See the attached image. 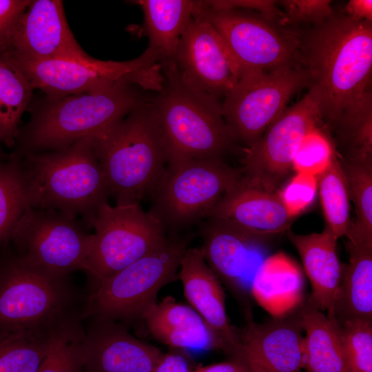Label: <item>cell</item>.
I'll return each instance as SVG.
<instances>
[{
    "instance_id": "cell-1",
    "label": "cell",
    "mask_w": 372,
    "mask_h": 372,
    "mask_svg": "<svg viewBox=\"0 0 372 372\" xmlns=\"http://www.w3.org/2000/svg\"><path fill=\"white\" fill-rule=\"evenodd\" d=\"M299 41V62L332 127L340 114L371 90L372 22L334 14Z\"/></svg>"
},
{
    "instance_id": "cell-2",
    "label": "cell",
    "mask_w": 372,
    "mask_h": 372,
    "mask_svg": "<svg viewBox=\"0 0 372 372\" xmlns=\"http://www.w3.org/2000/svg\"><path fill=\"white\" fill-rule=\"evenodd\" d=\"M9 156L17 165L28 207L54 210L91 228L110 196L94 136L57 151Z\"/></svg>"
},
{
    "instance_id": "cell-3",
    "label": "cell",
    "mask_w": 372,
    "mask_h": 372,
    "mask_svg": "<svg viewBox=\"0 0 372 372\" xmlns=\"http://www.w3.org/2000/svg\"><path fill=\"white\" fill-rule=\"evenodd\" d=\"M147 101L136 86L122 82L97 92L47 97L19 127L11 154L65 149L97 135Z\"/></svg>"
},
{
    "instance_id": "cell-4",
    "label": "cell",
    "mask_w": 372,
    "mask_h": 372,
    "mask_svg": "<svg viewBox=\"0 0 372 372\" xmlns=\"http://www.w3.org/2000/svg\"><path fill=\"white\" fill-rule=\"evenodd\" d=\"M95 149L116 205L140 203L165 170L166 149L147 100L94 136Z\"/></svg>"
},
{
    "instance_id": "cell-5",
    "label": "cell",
    "mask_w": 372,
    "mask_h": 372,
    "mask_svg": "<svg viewBox=\"0 0 372 372\" xmlns=\"http://www.w3.org/2000/svg\"><path fill=\"white\" fill-rule=\"evenodd\" d=\"M163 89L150 100L164 141L167 164L220 158L235 142L219 99L183 81L174 62L162 65Z\"/></svg>"
},
{
    "instance_id": "cell-6",
    "label": "cell",
    "mask_w": 372,
    "mask_h": 372,
    "mask_svg": "<svg viewBox=\"0 0 372 372\" xmlns=\"http://www.w3.org/2000/svg\"><path fill=\"white\" fill-rule=\"evenodd\" d=\"M69 275L51 272L0 249V332L47 331L81 309Z\"/></svg>"
},
{
    "instance_id": "cell-7",
    "label": "cell",
    "mask_w": 372,
    "mask_h": 372,
    "mask_svg": "<svg viewBox=\"0 0 372 372\" xmlns=\"http://www.w3.org/2000/svg\"><path fill=\"white\" fill-rule=\"evenodd\" d=\"M193 234H172L159 247L94 283L82 308L83 320L128 324L141 320L161 289L176 278Z\"/></svg>"
},
{
    "instance_id": "cell-8",
    "label": "cell",
    "mask_w": 372,
    "mask_h": 372,
    "mask_svg": "<svg viewBox=\"0 0 372 372\" xmlns=\"http://www.w3.org/2000/svg\"><path fill=\"white\" fill-rule=\"evenodd\" d=\"M6 59L20 70L34 90H41L48 97L97 92L121 82L159 92L164 83L159 58L149 48L138 57L127 61L93 57L41 61Z\"/></svg>"
},
{
    "instance_id": "cell-9",
    "label": "cell",
    "mask_w": 372,
    "mask_h": 372,
    "mask_svg": "<svg viewBox=\"0 0 372 372\" xmlns=\"http://www.w3.org/2000/svg\"><path fill=\"white\" fill-rule=\"evenodd\" d=\"M243 178L241 169L220 158L168 163L151 194L149 212L165 229L176 231L206 218L211 209Z\"/></svg>"
},
{
    "instance_id": "cell-10",
    "label": "cell",
    "mask_w": 372,
    "mask_h": 372,
    "mask_svg": "<svg viewBox=\"0 0 372 372\" xmlns=\"http://www.w3.org/2000/svg\"><path fill=\"white\" fill-rule=\"evenodd\" d=\"M305 85H309L308 75L298 60L244 74L222 103L234 141L251 146L286 110L291 96Z\"/></svg>"
},
{
    "instance_id": "cell-11",
    "label": "cell",
    "mask_w": 372,
    "mask_h": 372,
    "mask_svg": "<svg viewBox=\"0 0 372 372\" xmlns=\"http://www.w3.org/2000/svg\"><path fill=\"white\" fill-rule=\"evenodd\" d=\"M91 228L93 241L86 271L93 284L123 269L164 244L163 225L140 203L101 205Z\"/></svg>"
},
{
    "instance_id": "cell-12",
    "label": "cell",
    "mask_w": 372,
    "mask_h": 372,
    "mask_svg": "<svg viewBox=\"0 0 372 372\" xmlns=\"http://www.w3.org/2000/svg\"><path fill=\"white\" fill-rule=\"evenodd\" d=\"M78 220L54 210L28 207L10 243L28 262L51 272L86 271L93 241Z\"/></svg>"
},
{
    "instance_id": "cell-13",
    "label": "cell",
    "mask_w": 372,
    "mask_h": 372,
    "mask_svg": "<svg viewBox=\"0 0 372 372\" xmlns=\"http://www.w3.org/2000/svg\"><path fill=\"white\" fill-rule=\"evenodd\" d=\"M324 121L316 90L305 95L281 115L250 147L242 160L243 180L261 189L276 193L292 166L295 152L304 135Z\"/></svg>"
},
{
    "instance_id": "cell-14",
    "label": "cell",
    "mask_w": 372,
    "mask_h": 372,
    "mask_svg": "<svg viewBox=\"0 0 372 372\" xmlns=\"http://www.w3.org/2000/svg\"><path fill=\"white\" fill-rule=\"evenodd\" d=\"M201 12L224 40L242 76L298 60L296 36L259 15L238 9H211L203 1Z\"/></svg>"
},
{
    "instance_id": "cell-15",
    "label": "cell",
    "mask_w": 372,
    "mask_h": 372,
    "mask_svg": "<svg viewBox=\"0 0 372 372\" xmlns=\"http://www.w3.org/2000/svg\"><path fill=\"white\" fill-rule=\"evenodd\" d=\"M10 60H86L67 22L61 0H34L20 15L0 47Z\"/></svg>"
},
{
    "instance_id": "cell-16",
    "label": "cell",
    "mask_w": 372,
    "mask_h": 372,
    "mask_svg": "<svg viewBox=\"0 0 372 372\" xmlns=\"http://www.w3.org/2000/svg\"><path fill=\"white\" fill-rule=\"evenodd\" d=\"M202 7L203 1L180 40L174 62L184 82L219 99L242 72L221 36L203 15Z\"/></svg>"
},
{
    "instance_id": "cell-17",
    "label": "cell",
    "mask_w": 372,
    "mask_h": 372,
    "mask_svg": "<svg viewBox=\"0 0 372 372\" xmlns=\"http://www.w3.org/2000/svg\"><path fill=\"white\" fill-rule=\"evenodd\" d=\"M200 226L204 258L220 281L240 298L252 293L255 278L268 256V238L226 220L209 217Z\"/></svg>"
},
{
    "instance_id": "cell-18",
    "label": "cell",
    "mask_w": 372,
    "mask_h": 372,
    "mask_svg": "<svg viewBox=\"0 0 372 372\" xmlns=\"http://www.w3.org/2000/svg\"><path fill=\"white\" fill-rule=\"evenodd\" d=\"M163 354L123 323L89 319L85 327L84 372H152Z\"/></svg>"
},
{
    "instance_id": "cell-19",
    "label": "cell",
    "mask_w": 372,
    "mask_h": 372,
    "mask_svg": "<svg viewBox=\"0 0 372 372\" xmlns=\"http://www.w3.org/2000/svg\"><path fill=\"white\" fill-rule=\"evenodd\" d=\"M179 269L184 296L214 334L218 349L231 359L245 360L240 331L229 322L220 281L206 262L201 249L188 247Z\"/></svg>"
},
{
    "instance_id": "cell-20",
    "label": "cell",
    "mask_w": 372,
    "mask_h": 372,
    "mask_svg": "<svg viewBox=\"0 0 372 372\" xmlns=\"http://www.w3.org/2000/svg\"><path fill=\"white\" fill-rule=\"evenodd\" d=\"M303 331L300 309L262 324L249 320L240 331L244 359L257 372H300Z\"/></svg>"
},
{
    "instance_id": "cell-21",
    "label": "cell",
    "mask_w": 372,
    "mask_h": 372,
    "mask_svg": "<svg viewBox=\"0 0 372 372\" xmlns=\"http://www.w3.org/2000/svg\"><path fill=\"white\" fill-rule=\"evenodd\" d=\"M209 217L268 238L289 229L292 221L276 193L251 186L243 178L211 209Z\"/></svg>"
},
{
    "instance_id": "cell-22",
    "label": "cell",
    "mask_w": 372,
    "mask_h": 372,
    "mask_svg": "<svg viewBox=\"0 0 372 372\" xmlns=\"http://www.w3.org/2000/svg\"><path fill=\"white\" fill-rule=\"evenodd\" d=\"M141 320L154 339L172 349H218L214 334L200 316L190 306L179 303L172 296L151 304Z\"/></svg>"
},
{
    "instance_id": "cell-23",
    "label": "cell",
    "mask_w": 372,
    "mask_h": 372,
    "mask_svg": "<svg viewBox=\"0 0 372 372\" xmlns=\"http://www.w3.org/2000/svg\"><path fill=\"white\" fill-rule=\"evenodd\" d=\"M287 236L298 251L310 280V299L327 316L335 319L334 301L342 271L336 252L338 238L327 227L321 233L296 234L290 229Z\"/></svg>"
},
{
    "instance_id": "cell-24",
    "label": "cell",
    "mask_w": 372,
    "mask_h": 372,
    "mask_svg": "<svg viewBox=\"0 0 372 372\" xmlns=\"http://www.w3.org/2000/svg\"><path fill=\"white\" fill-rule=\"evenodd\" d=\"M304 336L305 372H347L343 338L339 323L329 318L313 301L300 308Z\"/></svg>"
},
{
    "instance_id": "cell-25",
    "label": "cell",
    "mask_w": 372,
    "mask_h": 372,
    "mask_svg": "<svg viewBox=\"0 0 372 372\" xmlns=\"http://www.w3.org/2000/svg\"><path fill=\"white\" fill-rule=\"evenodd\" d=\"M144 14V31L148 48L161 65L174 62L180 40L202 1L138 0Z\"/></svg>"
},
{
    "instance_id": "cell-26",
    "label": "cell",
    "mask_w": 372,
    "mask_h": 372,
    "mask_svg": "<svg viewBox=\"0 0 372 372\" xmlns=\"http://www.w3.org/2000/svg\"><path fill=\"white\" fill-rule=\"evenodd\" d=\"M347 246L349 261L335 296L334 317L338 323L372 322V244Z\"/></svg>"
},
{
    "instance_id": "cell-27",
    "label": "cell",
    "mask_w": 372,
    "mask_h": 372,
    "mask_svg": "<svg viewBox=\"0 0 372 372\" xmlns=\"http://www.w3.org/2000/svg\"><path fill=\"white\" fill-rule=\"evenodd\" d=\"M82 309L68 315L50 331L47 353L37 372H84Z\"/></svg>"
},
{
    "instance_id": "cell-28",
    "label": "cell",
    "mask_w": 372,
    "mask_h": 372,
    "mask_svg": "<svg viewBox=\"0 0 372 372\" xmlns=\"http://www.w3.org/2000/svg\"><path fill=\"white\" fill-rule=\"evenodd\" d=\"M341 164L355 213L345 236L349 242L372 244V161L345 158Z\"/></svg>"
},
{
    "instance_id": "cell-29",
    "label": "cell",
    "mask_w": 372,
    "mask_h": 372,
    "mask_svg": "<svg viewBox=\"0 0 372 372\" xmlns=\"http://www.w3.org/2000/svg\"><path fill=\"white\" fill-rule=\"evenodd\" d=\"M34 89L24 75L0 54V132L3 143L13 146L21 117Z\"/></svg>"
},
{
    "instance_id": "cell-30",
    "label": "cell",
    "mask_w": 372,
    "mask_h": 372,
    "mask_svg": "<svg viewBox=\"0 0 372 372\" xmlns=\"http://www.w3.org/2000/svg\"><path fill=\"white\" fill-rule=\"evenodd\" d=\"M331 127L336 130L347 158L372 161L371 90L345 109Z\"/></svg>"
},
{
    "instance_id": "cell-31",
    "label": "cell",
    "mask_w": 372,
    "mask_h": 372,
    "mask_svg": "<svg viewBox=\"0 0 372 372\" xmlns=\"http://www.w3.org/2000/svg\"><path fill=\"white\" fill-rule=\"evenodd\" d=\"M317 179L325 227L338 239L346 236L351 221L347 181L338 155Z\"/></svg>"
},
{
    "instance_id": "cell-32",
    "label": "cell",
    "mask_w": 372,
    "mask_h": 372,
    "mask_svg": "<svg viewBox=\"0 0 372 372\" xmlns=\"http://www.w3.org/2000/svg\"><path fill=\"white\" fill-rule=\"evenodd\" d=\"M50 329L0 332V372H37L47 353Z\"/></svg>"
},
{
    "instance_id": "cell-33",
    "label": "cell",
    "mask_w": 372,
    "mask_h": 372,
    "mask_svg": "<svg viewBox=\"0 0 372 372\" xmlns=\"http://www.w3.org/2000/svg\"><path fill=\"white\" fill-rule=\"evenodd\" d=\"M28 207L14 161L0 158V249L10 241L12 231Z\"/></svg>"
},
{
    "instance_id": "cell-34",
    "label": "cell",
    "mask_w": 372,
    "mask_h": 372,
    "mask_svg": "<svg viewBox=\"0 0 372 372\" xmlns=\"http://www.w3.org/2000/svg\"><path fill=\"white\" fill-rule=\"evenodd\" d=\"M320 122L310 128L301 139L293 158L291 168L296 173L318 177L337 156L335 148Z\"/></svg>"
},
{
    "instance_id": "cell-35",
    "label": "cell",
    "mask_w": 372,
    "mask_h": 372,
    "mask_svg": "<svg viewBox=\"0 0 372 372\" xmlns=\"http://www.w3.org/2000/svg\"><path fill=\"white\" fill-rule=\"evenodd\" d=\"M347 372H372V322L339 323Z\"/></svg>"
},
{
    "instance_id": "cell-36",
    "label": "cell",
    "mask_w": 372,
    "mask_h": 372,
    "mask_svg": "<svg viewBox=\"0 0 372 372\" xmlns=\"http://www.w3.org/2000/svg\"><path fill=\"white\" fill-rule=\"evenodd\" d=\"M318 191L315 176L296 173L276 194L292 219L313 203Z\"/></svg>"
},
{
    "instance_id": "cell-37",
    "label": "cell",
    "mask_w": 372,
    "mask_h": 372,
    "mask_svg": "<svg viewBox=\"0 0 372 372\" xmlns=\"http://www.w3.org/2000/svg\"><path fill=\"white\" fill-rule=\"evenodd\" d=\"M278 3L283 7L286 22L312 23L318 25L334 16L329 0H285Z\"/></svg>"
},
{
    "instance_id": "cell-38",
    "label": "cell",
    "mask_w": 372,
    "mask_h": 372,
    "mask_svg": "<svg viewBox=\"0 0 372 372\" xmlns=\"http://www.w3.org/2000/svg\"><path fill=\"white\" fill-rule=\"evenodd\" d=\"M206 6L214 10L238 9L254 12L261 17L283 23L285 16L277 7V1L271 0H214L203 1Z\"/></svg>"
},
{
    "instance_id": "cell-39",
    "label": "cell",
    "mask_w": 372,
    "mask_h": 372,
    "mask_svg": "<svg viewBox=\"0 0 372 372\" xmlns=\"http://www.w3.org/2000/svg\"><path fill=\"white\" fill-rule=\"evenodd\" d=\"M30 0H0V47Z\"/></svg>"
},
{
    "instance_id": "cell-40",
    "label": "cell",
    "mask_w": 372,
    "mask_h": 372,
    "mask_svg": "<svg viewBox=\"0 0 372 372\" xmlns=\"http://www.w3.org/2000/svg\"><path fill=\"white\" fill-rule=\"evenodd\" d=\"M180 350L171 349L163 354L152 372H191L186 354Z\"/></svg>"
},
{
    "instance_id": "cell-41",
    "label": "cell",
    "mask_w": 372,
    "mask_h": 372,
    "mask_svg": "<svg viewBox=\"0 0 372 372\" xmlns=\"http://www.w3.org/2000/svg\"><path fill=\"white\" fill-rule=\"evenodd\" d=\"M191 372H257L253 370L245 360L231 359L228 361L209 365H200Z\"/></svg>"
},
{
    "instance_id": "cell-42",
    "label": "cell",
    "mask_w": 372,
    "mask_h": 372,
    "mask_svg": "<svg viewBox=\"0 0 372 372\" xmlns=\"http://www.w3.org/2000/svg\"><path fill=\"white\" fill-rule=\"evenodd\" d=\"M345 12L354 20L372 22V1L351 0L345 6Z\"/></svg>"
},
{
    "instance_id": "cell-43",
    "label": "cell",
    "mask_w": 372,
    "mask_h": 372,
    "mask_svg": "<svg viewBox=\"0 0 372 372\" xmlns=\"http://www.w3.org/2000/svg\"><path fill=\"white\" fill-rule=\"evenodd\" d=\"M3 143V139L2 135H1V134L0 132V158H5L3 154L2 153V151H1V145H2Z\"/></svg>"
}]
</instances>
